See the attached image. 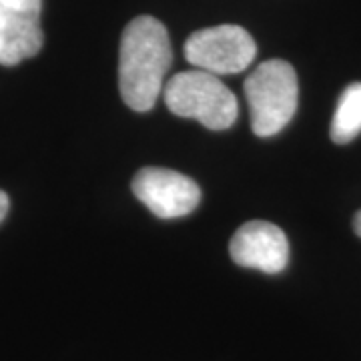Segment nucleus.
<instances>
[{"mask_svg":"<svg viewBox=\"0 0 361 361\" xmlns=\"http://www.w3.org/2000/svg\"><path fill=\"white\" fill-rule=\"evenodd\" d=\"M173 63L167 28L153 16H137L121 37L118 90L123 101L137 113L151 111L165 87Z\"/></svg>","mask_w":361,"mask_h":361,"instance_id":"1","label":"nucleus"},{"mask_svg":"<svg viewBox=\"0 0 361 361\" xmlns=\"http://www.w3.org/2000/svg\"><path fill=\"white\" fill-rule=\"evenodd\" d=\"M163 97L171 113L195 118L211 130L229 129L239 115V104L229 87L217 75L199 68L169 78Z\"/></svg>","mask_w":361,"mask_h":361,"instance_id":"2","label":"nucleus"},{"mask_svg":"<svg viewBox=\"0 0 361 361\" xmlns=\"http://www.w3.org/2000/svg\"><path fill=\"white\" fill-rule=\"evenodd\" d=\"M245 99L257 137H273L289 125L299 103L295 68L281 59L265 61L247 77Z\"/></svg>","mask_w":361,"mask_h":361,"instance_id":"3","label":"nucleus"},{"mask_svg":"<svg viewBox=\"0 0 361 361\" xmlns=\"http://www.w3.org/2000/svg\"><path fill=\"white\" fill-rule=\"evenodd\" d=\"M257 54V44L245 28L219 25L193 32L185 42V59L211 75H235L245 71Z\"/></svg>","mask_w":361,"mask_h":361,"instance_id":"4","label":"nucleus"},{"mask_svg":"<svg viewBox=\"0 0 361 361\" xmlns=\"http://www.w3.org/2000/svg\"><path fill=\"white\" fill-rule=\"evenodd\" d=\"M133 193L159 219L185 217L201 201V189L193 179L161 167L141 169L133 179Z\"/></svg>","mask_w":361,"mask_h":361,"instance_id":"5","label":"nucleus"},{"mask_svg":"<svg viewBox=\"0 0 361 361\" xmlns=\"http://www.w3.org/2000/svg\"><path fill=\"white\" fill-rule=\"evenodd\" d=\"M42 0H0V65L14 66L42 49Z\"/></svg>","mask_w":361,"mask_h":361,"instance_id":"6","label":"nucleus"},{"mask_svg":"<svg viewBox=\"0 0 361 361\" xmlns=\"http://www.w3.org/2000/svg\"><path fill=\"white\" fill-rule=\"evenodd\" d=\"M229 253L239 267L281 273L289 261V241L277 225L267 221H249L231 237Z\"/></svg>","mask_w":361,"mask_h":361,"instance_id":"7","label":"nucleus"},{"mask_svg":"<svg viewBox=\"0 0 361 361\" xmlns=\"http://www.w3.org/2000/svg\"><path fill=\"white\" fill-rule=\"evenodd\" d=\"M361 133V82H353L341 92L331 118V139L337 145L353 141Z\"/></svg>","mask_w":361,"mask_h":361,"instance_id":"8","label":"nucleus"},{"mask_svg":"<svg viewBox=\"0 0 361 361\" xmlns=\"http://www.w3.org/2000/svg\"><path fill=\"white\" fill-rule=\"evenodd\" d=\"M8 207H11V199H8V195L4 193V191H0V223H2V219L6 217Z\"/></svg>","mask_w":361,"mask_h":361,"instance_id":"9","label":"nucleus"},{"mask_svg":"<svg viewBox=\"0 0 361 361\" xmlns=\"http://www.w3.org/2000/svg\"><path fill=\"white\" fill-rule=\"evenodd\" d=\"M353 229H355V233L361 237V211H357L355 217H353Z\"/></svg>","mask_w":361,"mask_h":361,"instance_id":"10","label":"nucleus"}]
</instances>
